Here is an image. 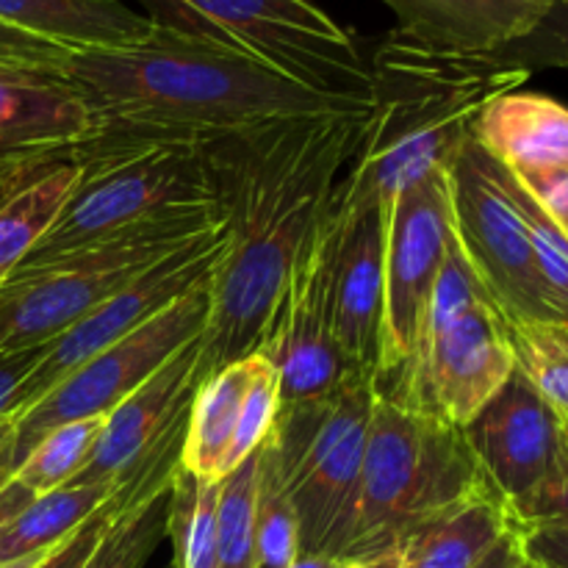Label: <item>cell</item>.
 <instances>
[{"label":"cell","mask_w":568,"mask_h":568,"mask_svg":"<svg viewBox=\"0 0 568 568\" xmlns=\"http://www.w3.org/2000/svg\"><path fill=\"white\" fill-rule=\"evenodd\" d=\"M369 111L294 116L205 144L227 250L211 277L200 383L261 349L300 250L364 144Z\"/></svg>","instance_id":"obj_1"},{"label":"cell","mask_w":568,"mask_h":568,"mask_svg":"<svg viewBox=\"0 0 568 568\" xmlns=\"http://www.w3.org/2000/svg\"><path fill=\"white\" fill-rule=\"evenodd\" d=\"M64 78L92 111L94 133L153 142L211 144L294 116L372 105L161 26L142 44L72 53Z\"/></svg>","instance_id":"obj_2"},{"label":"cell","mask_w":568,"mask_h":568,"mask_svg":"<svg viewBox=\"0 0 568 568\" xmlns=\"http://www.w3.org/2000/svg\"><path fill=\"white\" fill-rule=\"evenodd\" d=\"M369 61V128L344 186L381 200L386 211L399 189L447 170L483 109L530 78L494 55L427 48L397 28Z\"/></svg>","instance_id":"obj_3"},{"label":"cell","mask_w":568,"mask_h":568,"mask_svg":"<svg viewBox=\"0 0 568 568\" xmlns=\"http://www.w3.org/2000/svg\"><path fill=\"white\" fill-rule=\"evenodd\" d=\"M464 427L375 388L353 525L342 560L388 558L422 521L486 486Z\"/></svg>","instance_id":"obj_4"},{"label":"cell","mask_w":568,"mask_h":568,"mask_svg":"<svg viewBox=\"0 0 568 568\" xmlns=\"http://www.w3.org/2000/svg\"><path fill=\"white\" fill-rule=\"evenodd\" d=\"M514 369L508 320L477 277L453 227L410 358L375 381V388L436 419L466 427Z\"/></svg>","instance_id":"obj_5"},{"label":"cell","mask_w":568,"mask_h":568,"mask_svg":"<svg viewBox=\"0 0 568 568\" xmlns=\"http://www.w3.org/2000/svg\"><path fill=\"white\" fill-rule=\"evenodd\" d=\"M222 225L220 203L189 205L59 258L20 264L0 286V353L44 347L166 255Z\"/></svg>","instance_id":"obj_6"},{"label":"cell","mask_w":568,"mask_h":568,"mask_svg":"<svg viewBox=\"0 0 568 568\" xmlns=\"http://www.w3.org/2000/svg\"><path fill=\"white\" fill-rule=\"evenodd\" d=\"M75 155V192L22 264L59 258L166 211L216 203L205 144L92 133Z\"/></svg>","instance_id":"obj_7"},{"label":"cell","mask_w":568,"mask_h":568,"mask_svg":"<svg viewBox=\"0 0 568 568\" xmlns=\"http://www.w3.org/2000/svg\"><path fill=\"white\" fill-rule=\"evenodd\" d=\"M155 26L261 61L336 98L372 103L361 39L314 0H139Z\"/></svg>","instance_id":"obj_8"},{"label":"cell","mask_w":568,"mask_h":568,"mask_svg":"<svg viewBox=\"0 0 568 568\" xmlns=\"http://www.w3.org/2000/svg\"><path fill=\"white\" fill-rule=\"evenodd\" d=\"M375 381L349 375L336 392L281 405L266 436L300 527V555L342 560L366 455Z\"/></svg>","instance_id":"obj_9"},{"label":"cell","mask_w":568,"mask_h":568,"mask_svg":"<svg viewBox=\"0 0 568 568\" xmlns=\"http://www.w3.org/2000/svg\"><path fill=\"white\" fill-rule=\"evenodd\" d=\"M211 314V281L200 283L178 303L155 314L148 325L133 331L92 355L55 383L37 405L17 416L14 464L31 453L44 433L81 419H105L122 399L148 383L166 361L205 333Z\"/></svg>","instance_id":"obj_10"},{"label":"cell","mask_w":568,"mask_h":568,"mask_svg":"<svg viewBox=\"0 0 568 568\" xmlns=\"http://www.w3.org/2000/svg\"><path fill=\"white\" fill-rule=\"evenodd\" d=\"M453 227L486 292L514 325L555 322L519 211L494 175V161L471 136L447 164Z\"/></svg>","instance_id":"obj_11"},{"label":"cell","mask_w":568,"mask_h":568,"mask_svg":"<svg viewBox=\"0 0 568 568\" xmlns=\"http://www.w3.org/2000/svg\"><path fill=\"white\" fill-rule=\"evenodd\" d=\"M336 236V211L327 205L288 272L270 333L258 349L281 375V405L327 397L349 377L333 331Z\"/></svg>","instance_id":"obj_12"},{"label":"cell","mask_w":568,"mask_h":568,"mask_svg":"<svg viewBox=\"0 0 568 568\" xmlns=\"http://www.w3.org/2000/svg\"><path fill=\"white\" fill-rule=\"evenodd\" d=\"M225 250L227 231L222 225L220 231L209 233L203 239H194L186 247L166 255L153 270L139 275L131 286L116 292L103 305L81 316L75 325L67 327L61 336L44 344L37 366H33L28 381L17 392L11 416L17 419L20 414H26L55 383L64 381L75 366H81L92 355L103 353L105 347L116 344L120 338L131 336L133 331L148 325L155 314L178 303L183 294L197 288L200 283L211 281Z\"/></svg>","instance_id":"obj_13"},{"label":"cell","mask_w":568,"mask_h":568,"mask_svg":"<svg viewBox=\"0 0 568 568\" xmlns=\"http://www.w3.org/2000/svg\"><path fill=\"white\" fill-rule=\"evenodd\" d=\"M453 239L447 170H433L394 194L386 216V325L375 381L410 358Z\"/></svg>","instance_id":"obj_14"},{"label":"cell","mask_w":568,"mask_h":568,"mask_svg":"<svg viewBox=\"0 0 568 568\" xmlns=\"http://www.w3.org/2000/svg\"><path fill=\"white\" fill-rule=\"evenodd\" d=\"M338 220L333 258V331L349 375L375 381L386 325V216L381 200L336 183Z\"/></svg>","instance_id":"obj_15"},{"label":"cell","mask_w":568,"mask_h":568,"mask_svg":"<svg viewBox=\"0 0 568 568\" xmlns=\"http://www.w3.org/2000/svg\"><path fill=\"white\" fill-rule=\"evenodd\" d=\"M564 422L538 388L514 369L505 386L464 427L483 477L505 499L508 514L547 477Z\"/></svg>","instance_id":"obj_16"},{"label":"cell","mask_w":568,"mask_h":568,"mask_svg":"<svg viewBox=\"0 0 568 568\" xmlns=\"http://www.w3.org/2000/svg\"><path fill=\"white\" fill-rule=\"evenodd\" d=\"M200 349L203 336L166 361L148 383L105 416L92 458L67 486L122 483L186 425L200 386Z\"/></svg>","instance_id":"obj_17"},{"label":"cell","mask_w":568,"mask_h":568,"mask_svg":"<svg viewBox=\"0 0 568 568\" xmlns=\"http://www.w3.org/2000/svg\"><path fill=\"white\" fill-rule=\"evenodd\" d=\"M92 133V111L64 75L0 67V164L72 150Z\"/></svg>","instance_id":"obj_18"},{"label":"cell","mask_w":568,"mask_h":568,"mask_svg":"<svg viewBox=\"0 0 568 568\" xmlns=\"http://www.w3.org/2000/svg\"><path fill=\"white\" fill-rule=\"evenodd\" d=\"M397 31L449 53L491 55L527 37L558 0H383Z\"/></svg>","instance_id":"obj_19"},{"label":"cell","mask_w":568,"mask_h":568,"mask_svg":"<svg viewBox=\"0 0 568 568\" xmlns=\"http://www.w3.org/2000/svg\"><path fill=\"white\" fill-rule=\"evenodd\" d=\"M78 178L75 148L0 164V286L48 236Z\"/></svg>","instance_id":"obj_20"},{"label":"cell","mask_w":568,"mask_h":568,"mask_svg":"<svg viewBox=\"0 0 568 568\" xmlns=\"http://www.w3.org/2000/svg\"><path fill=\"white\" fill-rule=\"evenodd\" d=\"M471 139L516 178L568 166V109L536 92L499 94L471 125Z\"/></svg>","instance_id":"obj_21"},{"label":"cell","mask_w":568,"mask_h":568,"mask_svg":"<svg viewBox=\"0 0 568 568\" xmlns=\"http://www.w3.org/2000/svg\"><path fill=\"white\" fill-rule=\"evenodd\" d=\"M0 22L72 53L131 48L159 31L125 0H0Z\"/></svg>","instance_id":"obj_22"},{"label":"cell","mask_w":568,"mask_h":568,"mask_svg":"<svg viewBox=\"0 0 568 568\" xmlns=\"http://www.w3.org/2000/svg\"><path fill=\"white\" fill-rule=\"evenodd\" d=\"M514 527L491 486L422 521L392 552V568H475Z\"/></svg>","instance_id":"obj_23"},{"label":"cell","mask_w":568,"mask_h":568,"mask_svg":"<svg viewBox=\"0 0 568 568\" xmlns=\"http://www.w3.org/2000/svg\"><path fill=\"white\" fill-rule=\"evenodd\" d=\"M253 369L255 353L236 364L222 366L197 386L181 449V466L194 477L222 480L227 475L233 436Z\"/></svg>","instance_id":"obj_24"},{"label":"cell","mask_w":568,"mask_h":568,"mask_svg":"<svg viewBox=\"0 0 568 568\" xmlns=\"http://www.w3.org/2000/svg\"><path fill=\"white\" fill-rule=\"evenodd\" d=\"M142 469V466H139ZM131 477V475H128ZM125 477V480H128ZM122 480V483H125ZM122 483H89V486H61L39 494L0 536V564L48 552L55 544L78 530Z\"/></svg>","instance_id":"obj_25"},{"label":"cell","mask_w":568,"mask_h":568,"mask_svg":"<svg viewBox=\"0 0 568 568\" xmlns=\"http://www.w3.org/2000/svg\"><path fill=\"white\" fill-rule=\"evenodd\" d=\"M220 488V480L194 477L178 466L166 499V536L175 544L178 568H216Z\"/></svg>","instance_id":"obj_26"},{"label":"cell","mask_w":568,"mask_h":568,"mask_svg":"<svg viewBox=\"0 0 568 568\" xmlns=\"http://www.w3.org/2000/svg\"><path fill=\"white\" fill-rule=\"evenodd\" d=\"M494 161V175H497L499 186L508 194L510 203L519 211L521 222L527 227V236H530L532 258H536L538 281H541L544 297H547L549 308H552L558 325H568V239L560 231L558 222L544 211V205L538 203L530 194V189L508 170V166Z\"/></svg>","instance_id":"obj_27"},{"label":"cell","mask_w":568,"mask_h":568,"mask_svg":"<svg viewBox=\"0 0 568 568\" xmlns=\"http://www.w3.org/2000/svg\"><path fill=\"white\" fill-rule=\"evenodd\" d=\"M103 422L105 419H81L44 433L11 477L26 486L33 497L72 483L92 458Z\"/></svg>","instance_id":"obj_28"},{"label":"cell","mask_w":568,"mask_h":568,"mask_svg":"<svg viewBox=\"0 0 568 568\" xmlns=\"http://www.w3.org/2000/svg\"><path fill=\"white\" fill-rule=\"evenodd\" d=\"M216 508V568H261L255 549L258 449L222 477Z\"/></svg>","instance_id":"obj_29"},{"label":"cell","mask_w":568,"mask_h":568,"mask_svg":"<svg viewBox=\"0 0 568 568\" xmlns=\"http://www.w3.org/2000/svg\"><path fill=\"white\" fill-rule=\"evenodd\" d=\"M170 486L133 499L111 521L83 568H144V564L159 549V544L166 538Z\"/></svg>","instance_id":"obj_30"},{"label":"cell","mask_w":568,"mask_h":568,"mask_svg":"<svg viewBox=\"0 0 568 568\" xmlns=\"http://www.w3.org/2000/svg\"><path fill=\"white\" fill-rule=\"evenodd\" d=\"M516 369L538 388L544 399L568 422V325L508 322Z\"/></svg>","instance_id":"obj_31"},{"label":"cell","mask_w":568,"mask_h":568,"mask_svg":"<svg viewBox=\"0 0 568 568\" xmlns=\"http://www.w3.org/2000/svg\"><path fill=\"white\" fill-rule=\"evenodd\" d=\"M255 549L261 568H288L300 558V527L286 486L266 444L258 447V505H255Z\"/></svg>","instance_id":"obj_32"},{"label":"cell","mask_w":568,"mask_h":568,"mask_svg":"<svg viewBox=\"0 0 568 568\" xmlns=\"http://www.w3.org/2000/svg\"><path fill=\"white\" fill-rule=\"evenodd\" d=\"M277 414H281V375L266 355L255 353V369L250 377L247 394H244L242 414H239L227 471L236 469L266 442V436L275 427Z\"/></svg>","instance_id":"obj_33"},{"label":"cell","mask_w":568,"mask_h":568,"mask_svg":"<svg viewBox=\"0 0 568 568\" xmlns=\"http://www.w3.org/2000/svg\"><path fill=\"white\" fill-rule=\"evenodd\" d=\"M491 55L499 64L519 67L530 75L538 70H568V0H558L527 37Z\"/></svg>","instance_id":"obj_34"},{"label":"cell","mask_w":568,"mask_h":568,"mask_svg":"<svg viewBox=\"0 0 568 568\" xmlns=\"http://www.w3.org/2000/svg\"><path fill=\"white\" fill-rule=\"evenodd\" d=\"M510 521L516 527H564L568 530V422L560 430L558 453L547 477L536 491L510 508Z\"/></svg>","instance_id":"obj_35"},{"label":"cell","mask_w":568,"mask_h":568,"mask_svg":"<svg viewBox=\"0 0 568 568\" xmlns=\"http://www.w3.org/2000/svg\"><path fill=\"white\" fill-rule=\"evenodd\" d=\"M70 55L72 50L0 22V67H6V70H37L64 75Z\"/></svg>","instance_id":"obj_36"},{"label":"cell","mask_w":568,"mask_h":568,"mask_svg":"<svg viewBox=\"0 0 568 568\" xmlns=\"http://www.w3.org/2000/svg\"><path fill=\"white\" fill-rule=\"evenodd\" d=\"M525 558L541 568H568V530L564 527H516Z\"/></svg>","instance_id":"obj_37"},{"label":"cell","mask_w":568,"mask_h":568,"mask_svg":"<svg viewBox=\"0 0 568 568\" xmlns=\"http://www.w3.org/2000/svg\"><path fill=\"white\" fill-rule=\"evenodd\" d=\"M527 189H530L532 197L544 205L549 216L560 225V231L568 239V166L566 170L544 172V175L532 178H519Z\"/></svg>","instance_id":"obj_38"},{"label":"cell","mask_w":568,"mask_h":568,"mask_svg":"<svg viewBox=\"0 0 568 568\" xmlns=\"http://www.w3.org/2000/svg\"><path fill=\"white\" fill-rule=\"evenodd\" d=\"M42 347L20 349V353H0V416H11L14 410V397L22 383L37 366Z\"/></svg>","instance_id":"obj_39"},{"label":"cell","mask_w":568,"mask_h":568,"mask_svg":"<svg viewBox=\"0 0 568 568\" xmlns=\"http://www.w3.org/2000/svg\"><path fill=\"white\" fill-rule=\"evenodd\" d=\"M519 560H525V549H521V536L514 525L475 568H514Z\"/></svg>","instance_id":"obj_40"},{"label":"cell","mask_w":568,"mask_h":568,"mask_svg":"<svg viewBox=\"0 0 568 568\" xmlns=\"http://www.w3.org/2000/svg\"><path fill=\"white\" fill-rule=\"evenodd\" d=\"M31 499H33V494L28 491L26 486H20L14 477H11V480L0 488V536L9 530L11 521H14L17 516L26 510V505L31 503Z\"/></svg>","instance_id":"obj_41"},{"label":"cell","mask_w":568,"mask_h":568,"mask_svg":"<svg viewBox=\"0 0 568 568\" xmlns=\"http://www.w3.org/2000/svg\"><path fill=\"white\" fill-rule=\"evenodd\" d=\"M14 444H17V422L14 416H0V488L11 480L14 464Z\"/></svg>","instance_id":"obj_42"},{"label":"cell","mask_w":568,"mask_h":568,"mask_svg":"<svg viewBox=\"0 0 568 568\" xmlns=\"http://www.w3.org/2000/svg\"><path fill=\"white\" fill-rule=\"evenodd\" d=\"M342 560L327 558V555H300L288 568H336Z\"/></svg>","instance_id":"obj_43"},{"label":"cell","mask_w":568,"mask_h":568,"mask_svg":"<svg viewBox=\"0 0 568 568\" xmlns=\"http://www.w3.org/2000/svg\"><path fill=\"white\" fill-rule=\"evenodd\" d=\"M336 568H392V555L377 560H342Z\"/></svg>","instance_id":"obj_44"},{"label":"cell","mask_w":568,"mask_h":568,"mask_svg":"<svg viewBox=\"0 0 568 568\" xmlns=\"http://www.w3.org/2000/svg\"><path fill=\"white\" fill-rule=\"evenodd\" d=\"M50 552V549H48ZM48 552H37V555H28V558H17V560H9V564H0V568H33L39 564V560L44 558Z\"/></svg>","instance_id":"obj_45"},{"label":"cell","mask_w":568,"mask_h":568,"mask_svg":"<svg viewBox=\"0 0 568 568\" xmlns=\"http://www.w3.org/2000/svg\"><path fill=\"white\" fill-rule=\"evenodd\" d=\"M514 568H541V566H538V564H532V560H519V564H516Z\"/></svg>","instance_id":"obj_46"}]
</instances>
